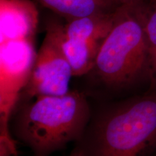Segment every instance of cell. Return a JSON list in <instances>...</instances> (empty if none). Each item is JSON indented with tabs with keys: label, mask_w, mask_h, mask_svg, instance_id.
<instances>
[{
	"label": "cell",
	"mask_w": 156,
	"mask_h": 156,
	"mask_svg": "<svg viewBox=\"0 0 156 156\" xmlns=\"http://www.w3.org/2000/svg\"><path fill=\"white\" fill-rule=\"evenodd\" d=\"M46 34L19 99L40 95H63L70 91L73 70L57 38L48 25Z\"/></svg>",
	"instance_id": "cell-4"
},
{
	"label": "cell",
	"mask_w": 156,
	"mask_h": 156,
	"mask_svg": "<svg viewBox=\"0 0 156 156\" xmlns=\"http://www.w3.org/2000/svg\"><path fill=\"white\" fill-rule=\"evenodd\" d=\"M124 5H137L142 2V0H119Z\"/></svg>",
	"instance_id": "cell-10"
},
{
	"label": "cell",
	"mask_w": 156,
	"mask_h": 156,
	"mask_svg": "<svg viewBox=\"0 0 156 156\" xmlns=\"http://www.w3.org/2000/svg\"><path fill=\"white\" fill-rule=\"evenodd\" d=\"M3 42L1 49L2 90L9 85L12 91V86H20L21 83L25 85L36 55L34 56L33 47L27 39Z\"/></svg>",
	"instance_id": "cell-5"
},
{
	"label": "cell",
	"mask_w": 156,
	"mask_h": 156,
	"mask_svg": "<svg viewBox=\"0 0 156 156\" xmlns=\"http://www.w3.org/2000/svg\"><path fill=\"white\" fill-rule=\"evenodd\" d=\"M75 149L82 156H155L156 90L92 113Z\"/></svg>",
	"instance_id": "cell-1"
},
{
	"label": "cell",
	"mask_w": 156,
	"mask_h": 156,
	"mask_svg": "<svg viewBox=\"0 0 156 156\" xmlns=\"http://www.w3.org/2000/svg\"><path fill=\"white\" fill-rule=\"evenodd\" d=\"M141 9L143 18L144 28L147 38L148 52H149V76L150 90H156V4L150 9Z\"/></svg>",
	"instance_id": "cell-9"
},
{
	"label": "cell",
	"mask_w": 156,
	"mask_h": 156,
	"mask_svg": "<svg viewBox=\"0 0 156 156\" xmlns=\"http://www.w3.org/2000/svg\"><path fill=\"white\" fill-rule=\"evenodd\" d=\"M112 12L101 13L67 21L63 25L64 34L68 38L85 41L103 42L115 24L121 9Z\"/></svg>",
	"instance_id": "cell-7"
},
{
	"label": "cell",
	"mask_w": 156,
	"mask_h": 156,
	"mask_svg": "<svg viewBox=\"0 0 156 156\" xmlns=\"http://www.w3.org/2000/svg\"><path fill=\"white\" fill-rule=\"evenodd\" d=\"M11 113L12 134L34 156H48L79 141L92 116L86 95L78 90L18 99Z\"/></svg>",
	"instance_id": "cell-2"
},
{
	"label": "cell",
	"mask_w": 156,
	"mask_h": 156,
	"mask_svg": "<svg viewBox=\"0 0 156 156\" xmlns=\"http://www.w3.org/2000/svg\"><path fill=\"white\" fill-rule=\"evenodd\" d=\"M155 156H156V154H155Z\"/></svg>",
	"instance_id": "cell-12"
},
{
	"label": "cell",
	"mask_w": 156,
	"mask_h": 156,
	"mask_svg": "<svg viewBox=\"0 0 156 156\" xmlns=\"http://www.w3.org/2000/svg\"><path fill=\"white\" fill-rule=\"evenodd\" d=\"M69 156H82V155L80 154V153L77 151V150H76L75 148V149L73 151V152L70 153V155Z\"/></svg>",
	"instance_id": "cell-11"
},
{
	"label": "cell",
	"mask_w": 156,
	"mask_h": 156,
	"mask_svg": "<svg viewBox=\"0 0 156 156\" xmlns=\"http://www.w3.org/2000/svg\"><path fill=\"white\" fill-rule=\"evenodd\" d=\"M57 38L64 56L73 70L74 77L87 75L93 69L103 42L85 41L68 38L63 25L54 22L48 24Z\"/></svg>",
	"instance_id": "cell-6"
},
{
	"label": "cell",
	"mask_w": 156,
	"mask_h": 156,
	"mask_svg": "<svg viewBox=\"0 0 156 156\" xmlns=\"http://www.w3.org/2000/svg\"><path fill=\"white\" fill-rule=\"evenodd\" d=\"M149 52L140 4L124 5L101 45L87 75L107 88L120 90L148 81Z\"/></svg>",
	"instance_id": "cell-3"
},
{
	"label": "cell",
	"mask_w": 156,
	"mask_h": 156,
	"mask_svg": "<svg viewBox=\"0 0 156 156\" xmlns=\"http://www.w3.org/2000/svg\"><path fill=\"white\" fill-rule=\"evenodd\" d=\"M67 20L112 12L124 4L119 0H34Z\"/></svg>",
	"instance_id": "cell-8"
}]
</instances>
